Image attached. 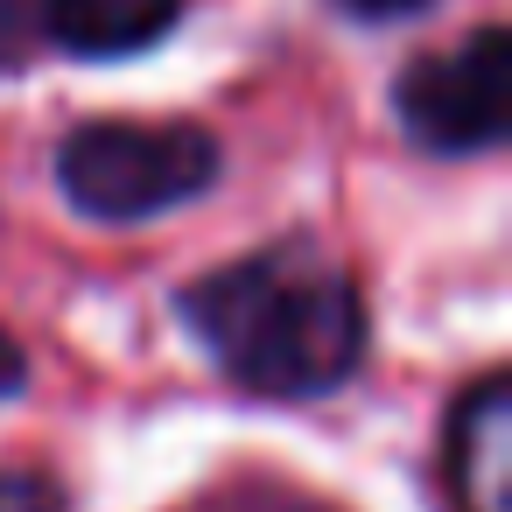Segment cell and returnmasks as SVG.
Wrapping results in <instances>:
<instances>
[{"mask_svg": "<svg viewBox=\"0 0 512 512\" xmlns=\"http://www.w3.org/2000/svg\"><path fill=\"white\" fill-rule=\"evenodd\" d=\"M197 344L267 400H316L365 358V302L344 267L309 246H267L183 288Z\"/></svg>", "mask_w": 512, "mask_h": 512, "instance_id": "6da1fadb", "label": "cell"}, {"mask_svg": "<svg viewBox=\"0 0 512 512\" xmlns=\"http://www.w3.org/2000/svg\"><path fill=\"white\" fill-rule=\"evenodd\" d=\"M218 162V141L190 120H85L57 155V183L85 218L141 225L204 197Z\"/></svg>", "mask_w": 512, "mask_h": 512, "instance_id": "7a4b0ae2", "label": "cell"}, {"mask_svg": "<svg viewBox=\"0 0 512 512\" xmlns=\"http://www.w3.org/2000/svg\"><path fill=\"white\" fill-rule=\"evenodd\" d=\"M400 127L435 155H484L512 127V43L505 29H477L456 50L414 57L393 85Z\"/></svg>", "mask_w": 512, "mask_h": 512, "instance_id": "3957f363", "label": "cell"}, {"mask_svg": "<svg viewBox=\"0 0 512 512\" xmlns=\"http://www.w3.org/2000/svg\"><path fill=\"white\" fill-rule=\"evenodd\" d=\"M183 22V0H36V29L71 57H141Z\"/></svg>", "mask_w": 512, "mask_h": 512, "instance_id": "277c9868", "label": "cell"}, {"mask_svg": "<svg viewBox=\"0 0 512 512\" xmlns=\"http://www.w3.org/2000/svg\"><path fill=\"white\" fill-rule=\"evenodd\" d=\"M505 435H512V393L491 372L456 400V421H449V477L470 512H505V470H512Z\"/></svg>", "mask_w": 512, "mask_h": 512, "instance_id": "5b68a950", "label": "cell"}, {"mask_svg": "<svg viewBox=\"0 0 512 512\" xmlns=\"http://www.w3.org/2000/svg\"><path fill=\"white\" fill-rule=\"evenodd\" d=\"M0 512H71V498L50 470L22 463V470H0Z\"/></svg>", "mask_w": 512, "mask_h": 512, "instance_id": "8992f818", "label": "cell"}, {"mask_svg": "<svg viewBox=\"0 0 512 512\" xmlns=\"http://www.w3.org/2000/svg\"><path fill=\"white\" fill-rule=\"evenodd\" d=\"M36 36V0H0V71H15Z\"/></svg>", "mask_w": 512, "mask_h": 512, "instance_id": "52a82bcc", "label": "cell"}, {"mask_svg": "<svg viewBox=\"0 0 512 512\" xmlns=\"http://www.w3.org/2000/svg\"><path fill=\"white\" fill-rule=\"evenodd\" d=\"M330 8H344L351 22H407V15L435 8V0H330Z\"/></svg>", "mask_w": 512, "mask_h": 512, "instance_id": "ba28073f", "label": "cell"}, {"mask_svg": "<svg viewBox=\"0 0 512 512\" xmlns=\"http://www.w3.org/2000/svg\"><path fill=\"white\" fill-rule=\"evenodd\" d=\"M22 386H29V358H22V344L8 330H0V400H15Z\"/></svg>", "mask_w": 512, "mask_h": 512, "instance_id": "9c48e42d", "label": "cell"}]
</instances>
